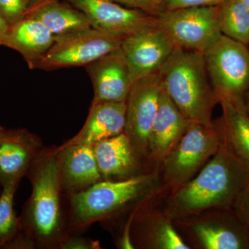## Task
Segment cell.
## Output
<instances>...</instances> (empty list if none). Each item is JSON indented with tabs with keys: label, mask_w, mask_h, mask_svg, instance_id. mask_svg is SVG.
Segmentation results:
<instances>
[{
	"label": "cell",
	"mask_w": 249,
	"mask_h": 249,
	"mask_svg": "<svg viewBox=\"0 0 249 249\" xmlns=\"http://www.w3.org/2000/svg\"><path fill=\"white\" fill-rule=\"evenodd\" d=\"M10 26L8 23L0 16V46L3 47L5 39L7 36L8 31L9 30Z\"/></svg>",
	"instance_id": "obj_30"
},
{
	"label": "cell",
	"mask_w": 249,
	"mask_h": 249,
	"mask_svg": "<svg viewBox=\"0 0 249 249\" xmlns=\"http://www.w3.org/2000/svg\"><path fill=\"white\" fill-rule=\"evenodd\" d=\"M19 185L2 187L0 191V249H34L36 246L23 231L20 217L14 209Z\"/></svg>",
	"instance_id": "obj_23"
},
{
	"label": "cell",
	"mask_w": 249,
	"mask_h": 249,
	"mask_svg": "<svg viewBox=\"0 0 249 249\" xmlns=\"http://www.w3.org/2000/svg\"><path fill=\"white\" fill-rule=\"evenodd\" d=\"M27 177L32 190L19 216L23 231L36 249H58L68 232L55 147H43Z\"/></svg>",
	"instance_id": "obj_2"
},
{
	"label": "cell",
	"mask_w": 249,
	"mask_h": 249,
	"mask_svg": "<svg viewBox=\"0 0 249 249\" xmlns=\"http://www.w3.org/2000/svg\"><path fill=\"white\" fill-rule=\"evenodd\" d=\"M204 54L219 103L222 99L244 103L249 90V46L222 34Z\"/></svg>",
	"instance_id": "obj_8"
},
{
	"label": "cell",
	"mask_w": 249,
	"mask_h": 249,
	"mask_svg": "<svg viewBox=\"0 0 249 249\" xmlns=\"http://www.w3.org/2000/svg\"><path fill=\"white\" fill-rule=\"evenodd\" d=\"M233 208L249 235V181L237 198Z\"/></svg>",
	"instance_id": "obj_29"
},
{
	"label": "cell",
	"mask_w": 249,
	"mask_h": 249,
	"mask_svg": "<svg viewBox=\"0 0 249 249\" xmlns=\"http://www.w3.org/2000/svg\"><path fill=\"white\" fill-rule=\"evenodd\" d=\"M242 2L244 3V4L245 5L246 7L247 8V9L249 10V0H242Z\"/></svg>",
	"instance_id": "obj_33"
},
{
	"label": "cell",
	"mask_w": 249,
	"mask_h": 249,
	"mask_svg": "<svg viewBox=\"0 0 249 249\" xmlns=\"http://www.w3.org/2000/svg\"><path fill=\"white\" fill-rule=\"evenodd\" d=\"M92 147L103 180L127 179L150 170L143 169L145 164L124 132Z\"/></svg>",
	"instance_id": "obj_18"
},
{
	"label": "cell",
	"mask_w": 249,
	"mask_h": 249,
	"mask_svg": "<svg viewBox=\"0 0 249 249\" xmlns=\"http://www.w3.org/2000/svg\"><path fill=\"white\" fill-rule=\"evenodd\" d=\"M165 92L193 122L213 124L219 99L206 68L204 54L176 47L159 71Z\"/></svg>",
	"instance_id": "obj_4"
},
{
	"label": "cell",
	"mask_w": 249,
	"mask_h": 249,
	"mask_svg": "<svg viewBox=\"0 0 249 249\" xmlns=\"http://www.w3.org/2000/svg\"><path fill=\"white\" fill-rule=\"evenodd\" d=\"M160 183L156 168L123 180H102L67 197V232H83L96 222H106L152 196Z\"/></svg>",
	"instance_id": "obj_3"
},
{
	"label": "cell",
	"mask_w": 249,
	"mask_h": 249,
	"mask_svg": "<svg viewBox=\"0 0 249 249\" xmlns=\"http://www.w3.org/2000/svg\"><path fill=\"white\" fill-rule=\"evenodd\" d=\"M218 10L219 6H194L163 11L156 18L175 47L204 53L222 35Z\"/></svg>",
	"instance_id": "obj_9"
},
{
	"label": "cell",
	"mask_w": 249,
	"mask_h": 249,
	"mask_svg": "<svg viewBox=\"0 0 249 249\" xmlns=\"http://www.w3.org/2000/svg\"><path fill=\"white\" fill-rule=\"evenodd\" d=\"M126 7L139 10L142 12L157 17L163 11L165 0H113Z\"/></svg>",
	"instance_id": "obj_26"
},
{
	"label": "cell",
	"mask_w": 249,
	"mask_h": 249,
	"mask_svg": "<svg viewBox=\"0 0 249 249\" xmlns=\"http://www.w3.org/2000/svg\"><path fill=\"white\" fill-rule=\"evenodd\" d=\"M124 37L92 27L55 36L50 48L29 68L49 71L69 67H86L120 48Z\"/></svg>",
	"instance_id": "obj_7"
},
{
	"label": "cell",
	"mask_w": 249,
	"mask_h": 249,
	"mask_svg": "<svg viewBox=\"0 0 249 249\" xmlns=\"http://www.w3.org/2000/svg\"><path fill=\"white\" fill-rule=\"evenodd\" d=\"M243 101L246 110H247L249 114V90L245 93V96H244Z\"/></svg>",
	"instance_id": "obj_32"
},
{
	"label": "cell",
	"mask_w": 249,
	"mask_h": 249,
	"mask_svg": "<svg viewBox=\"0 0 249 249\" xmlns=\"http://www.w3.org/2000/svg\"><path fill=\"white\" fill-rule=\"evenodd\" d=\"M125 116L126 103H91L89 114L79 132L60 147L93 146L101 141L124 133Z\"/></svg>",
	"instance_id": "obj_19"
},
{
	"label": "cell",
	"mask_w": 249,
	"mask_h": 249,
	"mask_svg": "<svg viewBox=\"0 0 249 249\" xmlns=\"http://www.w3.org/2000/svg\"><path fill=\"white\" fill-rule=\"evenodd\" d=\"M222 114L213 121L221 142L249 170V114L242 102L222 99Z\"/></svg>",
	"instance_id": "obj_20"
},
{
	"label": "cell",
	"mask_w": 249,
	"mask_h": 249,
	"mask_svg": "<svg viewBox=\"0 0 249 249\" xmlns=\"http://www.w3.org/2000/svg\"><path fill=\"white\" fill-rule=\"evenodd\" d=\"M163 85L159 72L134 82L126 101L124 133L145 164L148 157V140L158 110Z\"/></svg>",
	"instance_id": "obj_10"
},
{
	"label": "cell",
	"mask_w": 249,
	"mask_h": 249,
	"mask_svg": "<svg viewBox=\"0 0 249 249\" xmlns=\"http://www.w3.org/2000/svg\"><path fill=\"white\" fill-rule=\"evenodd\" d=\"M173 222L193 248L249 249L248 232L234 208L209 210Z\"/></svg>",
	"instance_id": "obj_6"
},
{
	"label": "cell",
	"mask_w": 249,
	"mask_h": 249,
	"mask_svg": "<svg viewBox=\"0 0 249 249\" xmlns=\"http://www.w3.org/2000/svg\"><path fill=\"white\" fill-rule=\"evenodd\" d=\"M55 152L62 192L67 198L103 180L92 146H58Z\"/></svg>",
	"instance_id": "obj_17"
},
{
	"label": "cell",
	"mask_w": 249,
	"mask_h": 249,
	"mask_svg": "<svg viewBox=\"0 0 249 249\" xmlns=\"http://www.w3.org/2000/svg\"><path fill=\"white\" fill-rule=\"evenodd\" d=\"M93 89L92 103H126L134 83L121 47L86 66Z\"/></svg>",
	"instance_id": "obj_15"
},
{
	"label": "cell",
	"mask_w": 249,
	"mask_h": 249,
	"mask_svg": "<svg viewBox=\"0 0 249 249\" xmlns=\"http://www.w3.org/2000/svg\"><path fill=\"white\" fill-rule=\"evenodd\" d=\"M193 121L189 120L170 99L164 89L148 140V157L156 168L176 146Z\"/></svg>",
	"instance_id": "obj_16"
},
{
	"label": "cell",
	"mask_w": 249,
	"mask_h": 249,
	"mask_svg": "<svg viewBox=\"0 0 249 249\" xmlns=\"http://www.w3.org/2000/svg\"><path fill=\"white\" fill-rule=\"evenodd\" d=\"M65 1H52L42 5L27 13L24 18L40 21L54 36L91 27L89 18L84 13Z\"/></svg>",
	"instance_id": "obj_22"
},
{
	"label": "cell",
	"mask_w": 249,
	"mask_h": 249,
	"mask_svg": "<svg viewBox=\"0 0 249 249\" xmlns=\"http://www.w3.org/2000/svg\"><path fill=\"white\" fill-rule=\"evenodd\" d=\"M221 141L214 124L192 122L159 168L163 189L175 191L199 173L217 152Z\"/></svg>",
	"instance_id": "obj_5"
},
{
	"label": "cell",
	"mask_w": 249,
	"mask_h": 249,
	"mask_svg": "<svg viewBox=\"0 0 249 249\" xmlns=\"http://www.w3.org/2000/svg\"><path fill=\"white\" fill-rule=\"evenodd\" d=\"M249 181V170L221 142L217 152L186 184L170 192L164 211L173 220L233 208Z\"/></svg>",
	"instance_id": "obj_1"
},
{
	"label": "cell",
	"mask_w": 249,
	"mask_h": 249,
	"mask_svg": "<svg viewBox=\"0 0 249 249\" xmlns=\"http://www.w3.org/2000/svg\"><path fill=\"white\" fill-rule=\"evenodd\" d=\"M30 0H0V16L9 26L25 16Z\"/></svg>",
	"instance_id": "obj_25"
},
{
	"label": "cell",
	"mask_w": 249,
	"mask_h": 249,
	"mask_svg": "<svg viewBox=\"0 0 249 249\" xmlns=\"http://www.w3.org/2000/svg\"><path fill=\"white\" fill-rule=\"evenodd\" d=\"M89 18L91 27L127 36L157 25V18L113 0H67Z\"/></svg>",
	"instance_id": "obj_14"
},
{
	"label": "cell",
	"mask_w": 249,
	"mask_h": 249,
	"mask_svg": "<svg viewBox=\"0 0 249 249\" xmlns=\"http://www.w3.org/2000/svg\"><path fill=\"white\" fill-rule=\"evenodd\" d=\"M152 196L136 206L130 227L134 249H191L164 210L150 206Z\"/></svg>",
	"instance_id": "obj_11"
},
{
	"label": "cell",
	"mask_w": 249,
	"mask_h": 249,
	"mask_svg": "<svg viewBox=\"0 0 249 249\" xmlns=\"http://www.w3.org/2000/svg\"><path fill=\"white\" fill-rule=\"evenodd\" d=\"M54 38L53 33L40 21L25 17L10 26L3 47L20 54L29 67L50 48Z\"/></svg>",
	"instance_id": "obj_21"
},
{
	"label": "cell",
	"mask_w": 249,
	"mask_h": 249,
	"mask_svg": "<svg viewBox=\"0 0 249 249\" xmlns=\"http://www.w3.org/2000/svg\"><path fill=\"white\" fill-rule=\"evenodd\" d=\"M1 127H2V126L0 125V130H1Z\"/></svg>",
	"instance_id": "obj_34"
},
{
	"label": "cell",
	"mask_w": 249,
	"mask_h": 249,
	"mask_svg": "<svg viewBox=\"0 0 249 249\" xmlns=\"http://www.w3.org/2000/svg\"><path fill=\"white\" fill-rule=\"evenodd\" d=\"M224 1V0H165L163 11L194 6H219Z\"/></svg>",
	"instance_id": "obj_28"
},
{
	"label": "cell",
	"mask_w": 249,
	"mask_h": 249,
	"mask_svg": "<svg viewBox=\"0 0 249 249\" xmlns=\"http://www.w3.org/2000/svg\"><path fill=\"white\" fill-rule=\"evenodd\" d=\"M55 1H62V0H30V1H29V7H28L27 13L36 9V8L39 7V6H42V5ZM65 1H66V0H65ZM27 13H26V14H27Z\"/></svg>",
	"instance_id": "obj_31"
},
{
	"label": "cell",
	"mask_w": 249,
	"mask_h": 249,
	"mask_svg": "<svg viewBox=\"0 0 249 249\" xmlns=\"http://www.w3.org/2000/svg\"><path fill=\"white\" fill-rule=\"evenodd\" d=\"M42 140L27 129L0 130V186L19 185L43 149Z\"/></svg>",
	"instance_id": "obj_13"
},
{
	"label": "cell",
	"mask_w": 249,
	"mask_h": 249,
	"mask_svg": "<svg viewBox=\"0 0 249 249\" xmlns=\"http://www.w3.org/2000/svg\"><path fill=\"white\" fill-rule=\"evenodd\" d=\"M99 241L70 234L62 241L58 249H99Z\"/></svg>",
	"instance_id": "obj_27"
},
{
	"label": "cell",
	"mask_w": 249,
	"mask_h": 249,
	"mask_svg": "<svg viewBox=\"0 0 249 249\" xmlns=\"http://www.w3.org/2000/svg\"><path fill=\"white\" fill-rule=\"evenodd\" d=\"M121 49L128 62L134 81L159 72L176 48L158 26L125 36Z\"/></svg>",
	"instance_id": "obj_12"
},
{
	"label": "cell",
	"mask_w": 249,
	"mask_h": 249,
	"mask_svg": "<svg viewBox=\"0 0 249 249\" xmlns=\"http://www.w3.org/2000/svg\"></svg>",
	"instance_id": "obj_35"
},
{
	"label": "cell",
	"mask_w": 249,
	"mask_h": 249,
	"mask_svg": "<svg viewBox=\"0 0 249 249\" xmlns=\"http://www.w3.org/2000/svg\"><path fill=\"white\" fill-rule=\"evenodd\" d=\"M218 22L222 35L249 45V11L242 0H224L219 5Z\"/></svg>",
	"instance_id": "obj_24"
}]
</instances>
